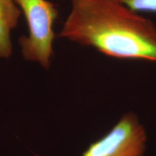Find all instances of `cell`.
Here are the masks:
<instances>
[{"label":"cell","mask_w":156,"mask_h":156,"mask_svg":"<svg viewBox=\"0 0 156 156\" xmlns=\"http://www.w3.org/2000/svg\"><path fill=\"white\" fill-rule=\"evenodd\" d=\"M59 37L107 56L156 62V26L118 0H72Z\"/></svg>","instance_id":"cell-1"},{"label":"cell","mask_w":156,"mask_h":156,"mask_svg":"<svg viewBox=\"0 0 156 156\" xmlns=\"http://www.w3.org/2000/svg\"><path fill=\"white\" fill-rule=\"evenodd\" d=\"M14 1L22 9L28 28V36L19 39L23 58L48 69L55 37L53 26L58 17L56 5L47 0Z\"/></svg>","instance_id":"cell-2"},{"label":"cell","mask_w":156,"mask_h":156,"mask_svg":"<svg viewBox=\"0 0 156 156\" xmlns=\"http://www.w3.org/2000/svg\"><path fill=\"white\" fill-rule=\"evenodd\" d=\"M147 135L133 113L124 114L100 140L91 143L83 156H142Z\"/></svg>","instance_id":"cell-3"},{"label":"cell","mask_w":156,"mask_h":156,"mask_svg":"<svg viewBox=\"0 0 156 156\" xmlns=\"http://www.w3.org/2000/svg\"><path fill=\"white\" fill-rule=\"evenodd\" d=\"M20 15V9L14 0H0V58L11 56L10 34L17 25Z\"/></svg>","instance_id":"cell-4"},{"label":"cell","mask_w":156,"mask_h":156,"mask_svg":"<svg viewBox=\"0 0 156 156\" xmlns=\"http://www.w3.org/2000/svg\"><path fill=\"white\" fill-rule=\"evenodd\" d=\"M134 11L156 12V0H118Z\"/></svg>","instance_id":"cell-5"}]
</instances>
